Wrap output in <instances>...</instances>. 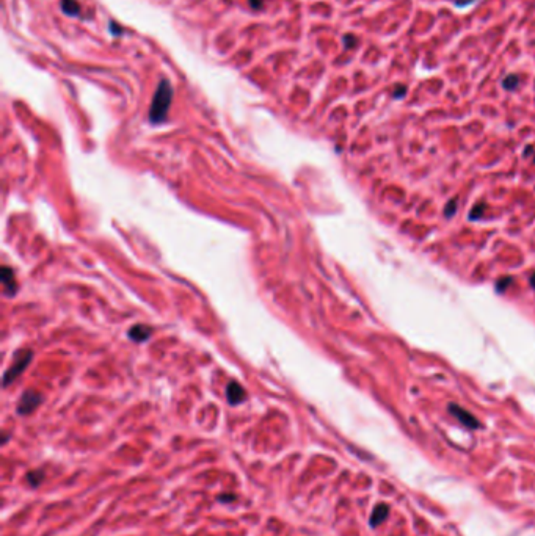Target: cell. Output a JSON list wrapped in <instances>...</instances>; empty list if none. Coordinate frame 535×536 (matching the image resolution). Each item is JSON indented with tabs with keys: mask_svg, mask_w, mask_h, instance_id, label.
Wrapping results in <instances>:
<instances>
[{
	"mask_svg": "<svg viewBox=\"0 0 535 536\" xmlns=\"http://www.w3.org/2000/svg\"><path fill=\"white\" fill-rule=\"evenodd\" d=\"M173 85L168 79H162L157 85V89L154 93V98L149 108V121L152 124H162L167 116L168 110L173 101Z\"/></svg>",
	"mask_w": 535,
	"mask_h": 536,
	"instance_id": "1",
	"label": "cell"
},
{
	"mask_svg": "<svg viewBox=\"0 0 535 536\" xmlns=\"http://www.w3.org/2000/svg\"><path fill=\"white\" fill-rule=\"evenodd\" d=\"M31 356H33V353H31L30 350H24V352H21V353L16 355L14 362L10 365V368L7 370V373H5V376H4V384H5V386H8L13 380H16V378L25 370V367H27V365L30 364V361H31Z\"/></svg>",
	"mask_w": 535,
	"mask_h": 536,
	"instance_id": "2",
	"label": "cell"
},
{
	"mask_svg": "<svg viewBox=\"0 0 535 536\" xmlns=\"http://www.w3.org/2000/svg\"><path fill=\"white\" fill-rule=\"evenodd\" d=\"M40 403H41V395H40V394H37V392H33V391L24 392V395L21 397L19 404H17V413H19L21 416L33 413L35 409L40 406Z\"/></svg>",
	"mask_w": 535,
	"mask_h": 536,
	"instance_id": "3",
	"label": "cell"
},
{
	"mask_svg": "<svg viewBox=\"0 0 535 536\" xmlns=\"http://www.w3.org/2000/svg\"><path fill=\"white\" fill-rule=\"evenodd\" d=\"M449 413H451L455 419H458V420L461 422V425H465L466 428L476 430V428L480 427L479 420H477L473 414H471V413H468L466 409H463L461 406H458V404H451V406H449Z\"/></svg>",
	"mask_w": 535,
	"mask_h": 536,
	"instance_id": "4",
	"label": "cell"
},
{
	"mask_svg": "<svg viewBox=\"0 0 535 536\" xmlns=\"http://www.w3.org/2000/svg\"><path fill=\"white\" fill-rule=\"evenodd\" d=\"M226 398H228L229 404H239L246 398V392L240 384L231 381L226 387Z\"/></svg>",
	"mask_w": 535,
	"mask_h": 536,
	"instance_id": "5",
	"label": "cell"
},
{
	"mask_svg": "<svg viewBox=\"0 0 535 536\" xmlns=\"http://www.w3.org/2000/svg\"><path fill=\"white\" fill-rule=\"evenodd\" d=\"M60 10L68 17H82V7L79 0H60Z\"/></svg>",
	"mask_w": 535,
	"mask_h": 536,
	"instance_id": "6",
	"label": "cell"
},
{
	"mask_svg": "<svg viewBox=\"0 0 535 536\" xmlns=\"http://www.w3.org/2000/svg\"><path fill=\"white\" fill-rule=\"evenodd\" d=\"M2 282H4V290L7 295H14L17 290V284L14 278V271L10 267L2 268Z\"/></svg>",
	"mask_w": 535,
	"mask_h": 536,
	"instance_id": "7",
	"label": "cell"
},
{
	"mask_svg": "<svg viewBox=\"0 0 535 536\" xmlns=\"http://www.w3.org/2000/svg\"><path fill=\"white\" fill-rule=\"evenodd\" d=\"M151 336V328L149 326H145V325H135L134 328H131L129 331V337L134 340V342H145L148 340Z\"/></svg>",
	"mask_w": 535,
	"mask_h": 536,
	"instance_id": "8",
	"label": "cell"
},
{
	"mask_svg": "<svg viewBox=\"0 0 535 536\" xmlns=\"http://www.w3.org/2000/svg\"><path fill=\"white\" fill-rule=\"evenodd\" d=\"M388 513H389V507L386 505V503H380V505H377L373 513H372V517H370V525L377 527L379 524H382L388 517Z\"/></svg>",
	"mask_w": 535,
	"mask_h": 536,
	"instance_id": "9",
	"label": "cell"
},
{
	"mask_svg": "<svg viewBox=\"0 0 535 536\" xmlns=\"http://www.w3.org/2000/svg\"><path fill=\"white\" fill-rule=\"evenodd\" d=\"M44 480V472L43 470H30L27 474V483L31 488H38Z\"/></svg>",
	"mask_w": 535,
	"mask_h": 536,
	"instance_id": "10",
	"label": "cell"
},
{
	"mask_svg": "<svg viewBox=\"0 0 535 536\" xmlns=\"http://www.w3.org/2000/svg\"><path fill=\"white\" fill-rule=\"evenodd\" d=\"M502 88L507 89V91H515L520 85V76L516 74H507L504 79H502Z\"/></svg>",
	"mask_w": 535,
	"mask_h": 536,
	"instance_id": "11",
	"label": "cell"
},
{
	"mask_svg": "<svg viewBox=\"0 0 535 536\" xmlns=\"http://www.w3.org/2000/svg\"><path fill=\"white\" fill-rule=\"evenodd\" d=\"M358 38L355 36V35H352V33H345L344 36H342V46H344V49L345 50H352V49H355L356 46H358Z\"/></svg>",
	"mask_w": 535,
	"mask_h": 536,
	"instance_id": "12",
	"label": "cell"
},
{
	"mask_svg": "<svg viewBox=\"0 0 535 536\" xmlns=\"http://www.w3.org/2000/svg\"><path fill=\"white\" fill-rule=\"evenodd\" d=\"M109 31H110V35L112 36H121L122 33H124V28L121 27V25H118V22H115V21H110L109 22Z\"/></svg>",
	"mask_w": 535,
	"mask_h": 536,
	"instance_id": "13",
	"label": "cell"
},
{
	"mask_svg": "<svg viewBox=\"0 0 535 536\" xmlns=\"http://www.w3.org/2000/svg\"><path fill=\"white\" fill-rule=\"evenodd\" d=\"M512 278H501L499 281H496V289H497V292L499 293H502V292H504L509 286H510V284H512Z\"/></svg>",
	"mask_w": 535,
	"mask_h": 536,
	"instance_id": "14",
	"label": "cell"
},
{
	"mask_svg": "<svg viewBox=\"0 0 535 536\" xmlns=\"http://www.w3.org/2000/svg\"><path fill=\"white\" fill-rule=\"evenodd\" d=\"M406 86L405 85H396L394 91H393V99H403L406 96Z\"/></svg>",
	"mask_w": 535,
	"mask_h": 536,
	"instance_id": "15",
	"label": "cell"
},
{
	"mask_svg": "<svg viewBox=\"0 0 535 536\" xmlns=\"http://www.w3.org/2000/svg\"><path fill=\"white\" fill-rule=\"evenodd\" d=\"M455 212H457V201H455V199H451V201L448 202L446 209H444V215H446V216H454Z\"/></svg>",
	"mask_w": 535,
	"mask_h": 536,
	"instance_id": "16",
	"label": "cell"
},
{
	"mask_svg": "<svg viewBox=\"0 0 535 536\" xmlns=\"http://www.w3.org/2000/svg\"><path fill=\"white\" fill-rule=\"evenodd\" d=\"M484 210H485V206H484V204H477V206L474 207V210L469 213V219H477V218H480V215H482Z\"/></svg>",
	"mask_w": 535,
	"mask_h": 536,
	"instance_id": "17",
	"label": "cell"
},
{
	"mask_svg": "<svg viewBox=\"0 0 535 536\" xmlns=\"http://www.w3.org/2000/svg\"><path fill=\"white\" fill-rule=\"evenodd\" d=\"M476 2H477V0H454V5L457 8H468V7H471Z\"/></svg>",
	"mask_w": 535,
	"mask_h": 536,
	"instance_id": "18",
	"label": "cell"
},
{
	"mask_svg": "<svg viewBox=\"0 0 535 536\" xmlns=\"http://www.w3.org/2000/svg\"><path fill=\"white\" fill-rule=\"evenodd\" d=\"M248 5L251 7V10H261L264 5V0H248Z\"/></svg>",
	"mask_w": 535,
	"mask_h": 536,
	"instance_id": "19",
	"label": "cell"
},
{
	"mask_svg": "<svg viewBox=\"0 0 535 536\" xmlns=\"http://www.w3.org/2000/svg\"><path fill=\"white\" fill-rule=\"evenodd\" d=\"M234 498H236V495H226V494L218 495V500H220V502H233Z\"/></svg>",
	"mask_w": 535,
	"mask_h": 536,
	"instance_id": "20",
	"label": "cell"
},
{
	"mask_svg": "<svg viewBox=\"0 0 535 536\" xmlns=\"http://www.w3.org/2000/svg\"><path fill=\"white\" fill-rule=\"evenodd\" d=\"M529 284H530V287L535 290V271H533V274L530 276V279H529Z\"/></svg>",
	"mask_w": 535,
	"mask_h": 536,
	"instance_id": "21",
	"label": "cell"
}]
</instances>
